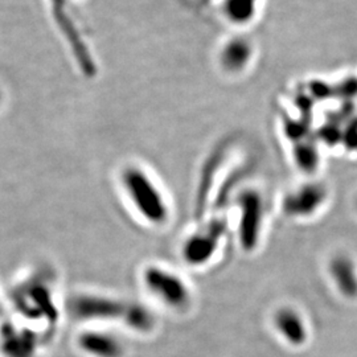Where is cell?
<instances>
[{"label":"cell","instance_id":"obj_1","mask_svg":"<svg viewBox=\"0 0 357 357\" xmlns=\"http://www.w3.org/2000/svg\"><path fill=\"white\" fill-rule=\"evenodd\" d=\"M121 185L128 203L151 227H163L171 216L166 195L151 174L143 167L128 165L122 169Z\"/></svg>","mask_w":357,"mask_h":357},{"label":"cell","instance_id":"obj_2","mask_svg":"<svg viewBox=\"0 0 357 357\" xmlns=\"http://www.w3.org/2000/svg\"><path fill=\"white\" fill-rule=\"evenodd\" d=\"M146 290L167 308L185 311L192 303V290L180 274L162 265L146 266L142 273Z\"/></svg>","mask_w":357,"mask_h":357},{"label":"cell","instance_id":"obj_3","mask_svg":"<svg viewBox=\"0 0 357 357\" xmlns=\"http://www.w3.org/2000/svg\"><path fill=\"white\" fill-rule=\"evenodd\" d=\"M227 229L228 225L222 218H211L183 241L180 249L181 259L195 268L211 264L225 238Z\"/></svg>","mask_w":357,"mask_h":357},{"label":"cell","instance_id":"obj_4","mask_svg":"<svg viewBox=\"0 0 357 357\" xmlns=\"http://www.w3.org/2000/svg\"><path fill=\"white\" fill-rule=\"evenodd\" d=\"M237 240L245 253H253L262 240L265 228V202L261 192L249 188L237 199Z\"/></svg>","mask_w":357,"mask_h":357},{"label":"cell","instance_id":"obj_5","mask_svg":"<svg viewBox=\"0 0 357 357\" xmlns=\"http://www.w3.org/2000/svg\"><path fill=\"white\" fill-rule=\"evenodd\" d=\"M130 301L107 295H81L73 302V312L81 319L119 321L123 324Z\"/></svg>","mask_w":357,"mask_h":357},{"label":"cell","instance_id":"obj_6","mask_svg":"<svg viewBox=\"0 0 357 357\" xmlns=\"http://www.w3.org/2000/svg\"><path fill=\"white\" fill-rule=\"evenodd\" d=\"M327 200V190L320 183H306L291 190L282 199V212L294 220L314 216Z\"/></svg>","mask_w":357,"mask_h":357},{"label":"cell","instance_id":"obj_7","mask_svg":"<svg viewBox=\"0 0 357 357\" xmlns=\"http://www.w3.org/2000/svg\"><path fill=\"white\" fill-rule=\"evenodd\" d=\"M273 327L282 342L293 348H301L308 342L306 319L295 307L282 306L273 315Z\"/></svg>","mask_w":357,"mask_h":357},{"label":"cell","instance_id":"obj_8","mask_svg":"<svg viewBox=\"0 0 357 357\" xmlns=\"http://www.w3.org/2000/svg\"><path fill=\"white\" fill-rule=\"evenodd\" d=\"M79 344L93 357H125L126 355V345L112 332H86L81 336Z\"/></svg>","mask_w":357,"mask_h":357},{"label":"cell","instance_id":"obj_9","mask_svg":"<svg viewBox=\"0 0 357 357\" xmlns=\"http://www.w3.org/2000/svg\"><path fill=\"white\" fill-rule=\"evenodd\" d=\"M328 273L336 289L345 298H357V268L355 262L345 255L332 257Z\"/></svg>","mask_w":357,"mask_h":357},{"label":"cell","instance_id":"obj_10","mask_svg":"<svg viewBox=\"0 0 357 357\" xmlns=\"http://www.w3.org/2000/svg\"><path fill=\"white\" fill-rule=\"evenodd\" d=\"M253 57L252 44L243 38L229 40L220 53V64L228 73H241Z\"/></svg>","mask_w":357,"mask_h":357},{"label":"cell","instance_id":"obj_11","mask_svg":"<svg viewBox=\"0 0 357 357\" xmlns=\"http://www.w3.org/2000/svg\"><path fill=\"white\" fill-rule=\"evenodd\" d=\"M155 323H156V318L150 307L137 301L130 302L128 314L123 321L125 327H128L131 331L143 335V333L153 331Z\"/></svg>","mask_w":357,"mask_h":357},{"label":"cell","instance_id":"obj_12","mask_svg":"<svg viewBox=\"0 0 357 357\" xmlns=\"http://www.w3.org/2000/svg\"><path fill=\"white\" fill-rule=\"evenodd\" d=\"M257 0H224L222 15L236 26H246L255 19Z\"/></svg>","mask_w":357,"mask_h":357}]
</instances>
